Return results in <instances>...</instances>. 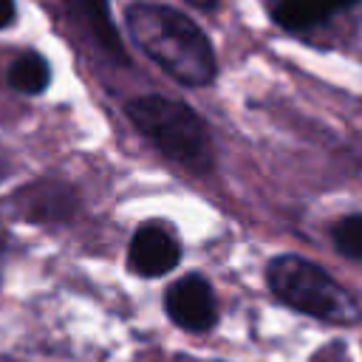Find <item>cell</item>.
I'll return each mask as SVG.
<instances>
[{
  "mask_svg": "<svg viewBox=\"0 0 362 362\" xmlns=\"http://www.w3.org/2000/svg\"><path fill=\"white\" fill-rule=\"evenodd\" d=\"M178 257H181L178 240L167 229H161L156 223L141 226L133 235L130 252H127L130 269L136 274H144V277H161V274H167L170 269H175Z\"/></svg>",
  "mask_w": 362,
  "mask_h": 362,
  "instance_id": "cell-6",
  "label": "cell"
},
{
  "mask_svg": "<svg viewBox=\"0 0 362 362\" xmlns=\"http://www.w3.org/2000/svg\"><path fill=\"white\" fill-rule=\"evenodd\" d=\"M354 3L356 0H272L269 11H272V20L280 28L303 34V31H311V28L322 25L331 14H337L342 8H351Z\"/></svg>",
  "mask_w": 362,
  "mask_h": 362,
  "instance_id": "cell-7",
  "label": "cell"
},
{
  "mask_svg": "<svg viewBox=\"0 0 362 362\" xmlns=\"http://www.w3.org/2000/svg\"><path fill=\"white\" fill-rule=\"evenodd\" d=\"M65 8L71 20L79 25V31L116 65H127V54L122 45V37L113 25L107 0H65Z\"/></svg>",
  "mask_w": 362,
  "mask_h": 362,
  "instance_id": "cell-5",
  "label": "cell"
},
{
  "mask_svg": "<svg viewBox=\"0 0 362 362\" xmlns=\"http://www.w3.org/2000/svg\"><path fill=\"white\" fill-rule=\"evenodd\" d=\"M8 82L20 93H42L51 82L48 62L40 54H23L8 68Z\"/></svg>",
  "mask_w": 362,
  "mask_h": 362,
  "instance_id": "cell-8",
  "label": "cell"
},
{
  "mask_svg": "<svg viewBox=\"0 0 362 362\" xmlns=\"http://www.w3.org/2000/svg\"><path fill=\"white\" fill-rule=\"evenodd\" d=\"M127 31L133 42L187 88L209 85L218 62L206 34L181 11L156 3H133L127 8Z\"/></svg>",
  "mask_w": 362,
  "mask_h": 362,
  "instance_id": "cell-1",
  "label": "cell"
},
{
  "mask_svg": "<svg viewBox=\"0 0 362 362\" xmlns=\"http://www.w3.org/2000/svg\"><path fill=\"white\" fill-rule=\"evenodd\" d=\"M164 305L170 320L187 331H206L218 320L215 294L209 283L198 274H187L178 283H173L164 297Z\"/></svg>",
  "mask_w": 362,
  "mask_h": 362,
  "instance_id": "cell-4",
  "label": "cell"
},
{
  "mask_svg": "<svg viewBox=\"0 0 362 362\" xmlns=\"http://www.w3.org/2000/svg\"><path fill=\"white\" fill-rule=\"evenodd\" d=\"M130 122L175 164L192 173H209L215 150L204 119L184 102L167 96H139L127 105Z\"/></svg>",
  "mask_w": 362,
  "mask_h": 362,
  "instance_id": "cell-2",
  "label": "cell"
},
{
  "mask_svg": "<svg viewBox=\"0 0 362 362\" xmlns=\"http://www.w3.org/2000/svg\"><path fill=\"white\" fill-rule=\"evenodd\" d=\"M192 3H195V6H215L218 0H192Z\"/></svg>",
  "mask_w": 362,
  "mask_h": 362,
  "instance_id": "cell-11",
  "label": "cell"
},
{
  "mask_svg": "<svg viewBox=\"0 0 362 362\" xmlns=\"http://www.w3.org/2000/svg\"><path fill=\"white\" fill-rule=\"evenodd\" d=\"M266 280H269V288L286 305H291L303 314H311V317L328 320V322H339V325L359 320L356 300L331 274H325L320 266H314L297 255L274 257L266 269Z\"/></svg>",
  "mask_w": 362,
  "mask_h": 362,
  "instance_id": "cell-3",
  "label": "cell"
},
{
  "mask_svg": "<svg viewBox=\"0 0 362 362\" xmlns=\"http://www.w3.org/2000/svg\"><path fill=\"white\" fill-rule=\"evenodd\" d=\"M14 20V0H0V28Z\"/></svg>",
  "mask_w": 362,
  "mask_h": 362,
  "instance_id": "cell-10",
  "label": "cell"
},
{
  "mask_svg": "<svg viewBox=\"0 0 362 362\" xmlns=\"http://www.w3.org/2000/svg\"><path fill=\"white\" fill-rule=\"evenodd\" d=\"M331 238H334V246L345 257L362 260V215H348V218L337 221Z\"/></svg>",
  "mask_w": 362,
  "mask_h": 362,
  "instance_id": "cell-9",
  "label": "cell"
}]
</instances>
